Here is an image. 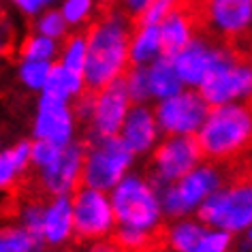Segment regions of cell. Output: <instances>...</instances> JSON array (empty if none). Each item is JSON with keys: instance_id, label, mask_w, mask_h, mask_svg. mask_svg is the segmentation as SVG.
<instances>
[{"instance_id": "obj_1", "label": "cell", "mask_w": 252, "mask_h": 252, "mask_svg": "<svg viewBox=\"0 0 252 252\" xmlns=\"http://www.w3.org/2000/svg\"><path fill=\"white\" fill-rule=\"evenodd\" d=\"M135 22L118 7H98V15L88 20L86 28V64L81 71L88 90H100L122 77L130 66L128 45Z\"/></svg>"}, {"instance_id": "obj_2", "label": "cell", "mask_w": 252, "mask_h": 252, "mask_svg": "<svg viewBox=\"0 0 252 252\" xmlns=\"http://www.w3.org/2000/svg\"><path fill=\"white\" fill-rule=\"evenodd\" d=\"M252 118L250 103H226L207 111L194 133L201 156L210 162H231L250 158Z\"/></svg>"}, {"instance_id": "obj_3", "label": "cell", "mask_w": 252, "mask_h": 252, "mask_svg": "<svg viewBox=\"0 0 252 252\" xmlns=\"http://www.w3.org/2000/svg\"><path fill=\"white\" fill-rule=\"evenodd\" d=\"M197 216L203 224L229 233H244L252 220V188L250 180L233 182L201 201Z\"/></svg>"}, {"instance_id": "obj_4", "label": "cell", "mask_w": 252, "mask_h": 252, "mask_svg": "<svg viewBox=\"0 0 252 252\" xmlns=\"http://www.w3.org/2000/svg\"><path fill=\"white\" fill-rule=\"evenodd\" d=\"M111 210L122 226H133L141 231H152L160 224V201L150 182L139 175L122 178L113 186Z\"/></svg>"}, {"instance_id": "obj_5", "label": "cell", "mask_w": 252, "mask_h": 252, "mask_svg": "<svg viewBox=\"0 0 252 252\" xmlns=\"http://www.w3.org/2000/svg\"><path fill=\"white\" fill-rule=\"evenodd\" d=\"M250 62L244 56H237L220 47L214 64L207 68L199 88V94L210 107L226 105L250 94Z\"/></svg>"}, {"instance_id": "obj_6", "label": "cell", "mask_w": 252, "mask_h": 252, "mask_svg": "<svg viewBox=\"0 0 252 252\" xmlns=\"http://www.w3.org/2000/svg\"><path fill=\"white\" fill-rule=\"evenodd\" d=\"M84 167H81V186L94 190H111L124 178L126 169L133 162V152L116 137H103L84 143Z\"/></svg>"}, {"instance_id": "obj_7", "label": "cell", "mask_w": 252, "mask_h": 252, "mask_svg": "<svg viewBox=\"0 0 252 252\" xmlns=\"http://www.w3.org/2000/svg\"><path fill=\"white\" fill-rule=\"evenodd\" d=\"M201 150L194 135H171L154 150L148 165V182L154 190L173 184L201 162Z\"/></svg>"}, {"instance_id": "obj_8", "label": "cell", "mask_w": 252, "mask_h": 252, "mask_svg": "<svg viewBox=\"0 0 252 252\" xmlns=\"http://www.w3.org/2000/svg\"><path fill=\"white\" fill-rule=\"evenodd\" d=\"M71 214L73 237L79 242H96V239L105 237L116 222L111 203L105 197V192L86 186H79L73 192Z\"/></svg>"}, {"instance_id": "obj_9", "label": "cell", "mask_w": 252, "mask_h": 252, "mask_svg": "<svg viewBox=\"0 0 252 252\" xmlns=\"http://www.w3.org/2000/svg\"><path fill=\"white\" fill-rule=\"evenodd\" d=\"M210 111V105L194 90H180L162 98L154 109L158 128L167 135H194Z\"/></svg>"}, {"instance_id": "obj_10", "label": "cell", "mask_w": 252, "mask_h": 252, "mask_svg": "<svg viewBox=\"0 0 252 252\" xmlns=\"http://www.w3.org/2000/svg\"><path fill=\"white\" fill-rule=\"evenodd\" d=\"M130 107V98L128 92L124 88L122 77L113 79L111 84H107L105 88L94 92V100H92V113H90V130L86 137V141L92 139H103V137H116L120 126L124 122V116Z\"/></svg>"}, {"instance_id": "obj_11", "label": "cell", "mask_w": 252, "mask_h": 252, "mask_svg": "<svg viewBox=\"0 0 252 252\" xmlns=\"http://www.w3.org/2000/svg\"><path fill=\"white\" fill-rule=\"evenodd\" d=\"M84 143L68 141L62 146L58 158L45 169H41L39 175H34L39 182V188L49 199L71 194L81 186V167H84Z\"/></svg>"}, {"instance_id": "obj_12", "label": "cell", "mask_w": 252, "mask_h": 252, "mask_svg": "<svg viewBox=\"0 0 252 252\" xmlns=\"http://www.w3.org/2000/svg\"><path fill=\"white\" fill-rule=\"evenodd\" d=\"M75 130V118L71 107L62 100H54L49 96H41L39 100V113L34 122V137L56 146H66L73 141Z\"/></svg>"}, {"instance_id": "obj_13", "label": "cell", "mask_w": 252, "mask_h": 252, "mask_svg": "<svg viewBox=\"0 0 252 252\" xmlns=\"http://www.w3.org/2000/svg\"><path fill=\"white\" fill-rule=\"evenodd\" d=\"M158 122H156L154 109L146 103H135L128 107L124 116V122L118 130V137L133 154L150 152L152 146L158 139Z\"/></svg>"}, {"instance_id": "obj_14", "label": "cell", "mask_w": 252, "mask_h": 252, "mask_svg": "<svg viewBox=\"0 0 252 252\" xmlns=\"http://www.w3.org/2000/svg\"><path fill=\"white\" fill-rule=\"evenodd\" d=\"M218 52H220V47H214L201 39L188 41L186 45L171 58L175 73H178L182 84L197 88L201 84V79H203V75L207 73V68L214 64Z\"/></svg>"}, {"instance_id": "obj_15", "label": "cell", "mask_w": 252, "mask_h": 252, "mask_svg": "<svg viewBox=\"0 0 252 252\" xmlns=\"http://www.w3.org/2000/svg\"><path fill=\"white\" fill-rule=\"evenodd\" d=\"M43 242L60 246L73 235V214H71V199L66 194L49 199V205H45L41 222Z\"/></svg>"}, {"instance_id": "obj_16", "label": "cell", "mask_w": 252, "mask_h": 252, "mask_svg": "<svg viewBox=\"0 0 252 252\" xmlns=\"http://www.w3.org/2000/svg\"><path fill=\"white\" fill-rule=\"evenodd\" d=\"M160 56V32L152 24H135L128 45V60L135 66H146Z\"/></svg>"}, {"instance_id": "obj_17", "label": "cell", "mask_w": 252, "mask_h": 252, "mask_svg": "<svg viewBox=\"0 0 252 252\" xmlns=\"http://www.w3.org/2000/svg\"><path fill=\"white\" fill-rule=\"evenodd\" d=\"M158 32H160V54L173 58L188 41L192 39V30L188 24L186 15L182 11H171L165 20L158 22Z\"/></svg>"}, {"instance_id": "obj_18", "label": "cell", "mask_w": 252, "mask_h": 252, "mask_svg": "<svg viewBox=\"0 0 252 252\" xmlns=\"http://www.w3.org/2000/svg\"><path fill=\"white\" fill-rule=\"evenodd\" d=\"M148 86H150V96L154 98H169L182 90V81L175 73L173 60L169 56H158L152 60V66L148 68Z\"/></svg>"}, {"instance_id": "obj_19", "label": "cell", "mask_w": 252, "mask_h": 252, "mask_svg": "<svg viewBox=\"0 0 252 252\" xmlns=\"http://www.w3.org/2000/svg\"><path fill=\"white\" fill-rule=\"evenodd\" d=\"M84 88H86V84H84L81 73L71 71V68H66L62 64H56V66H52L45 86H43L41 90H43V96L68 103V98H75Z\"/></svg>"}, {"instance_id": "obj_20", "label": "cell", "mask_w": 252, "mask_h": 252, "mask_svg": "<svg viewBox=\"0 0 252 252\" xmlns=\"http://www.w3.org/2000/svg\"><path fill=\"white\" fill-rule=\"evenodd\" d=\"M203 235L205 226L194 220H178L173 224H162V242L169 252H192Z\"/></svg>"}, {"instance_id": "obj_21", "label": "cell", "mask_w": 252, "mask_h": 252, "mask_svg": "<svg viewBox=\"0 0 252 252\" xmlns=\"http://www.w3.org/2000/svg\"><path fill=\"white\" fill-rule=\"evenodd\" d=\"M30 165V143L20 141L0 152V190H7Z\"/></svg>"}, {"instance_id": "obj_22", "label": "cell", "mask_w": 252, "mask_h": 252, "mask_svg": "<svg viewBox=\"0 0 252 252\" xmlns=\"http://www.w3.org/2000/svg\"><path fill=\"white\" fill-rule=\"evenodd\" d=\"M45 242L32 237L22 226H4L0 229V252H43Z\"/></svg>"}, {"instance_id": "obj_23", "label": "cell", "mask_w": 252, "mask_h": 252, "mask_svg": "<svg viewBox=\"0 0 252 252\" xmlns=\"http://www.w3.org/2000/svg\"><path fill=\"white\" fill-rule=\"evenodd\" d=\"M22 60H52L60 54L58 43L43 34H28L17 47Z\"/></svg>"}, {"instance_id": "obj_24", "label": "cell", "mask_w": 252, "mask_h": 252, "mask_svg": "<svg viewBox=\"0 0 252 252\" xmlns=\"http://www.w3.org/2000/svg\"><path fill=\"white\" fill-rule=\"evenodd\" d=\"M60 64L71 68V71L81 73L86 64V30L77 34L66 36L64 47L60 49Z\"/></svg>"}, {"instance_id": "obj_25", "label": "cell", "mask_w": 252, "mask_h": 252, "mask_svg": "<svg viewBox=\"0 0 252 252\" xmlns=\"http://www.w3.org/2000/svg\"><path fill=\"white\" fill-rule=\"evenodd\" d=\"M124 88L128 92L130 103H146L150 98V86H148V68L130 64L122 75Z\"/></svg>"}, {"instance_id": "obj_26", "label": "cell", "mask_w": 252, "mask_h": 252, "mask_svg": "<svg viewBox=\"0 0 252 252\" xmlns=\"http://www.w3.org/2000/svg\"><path fill=\"white\" fill-rule=\"evenodd\" d=\"M49 71H52L49 60H24L20 64V77L32 90H41L45 86Z\"/></svg>"}, {"instance_id": "obj_27", "label": "cell", "mask_w": 252, "mask_h": 252, "mask_svg": "<svg viewBox=\"0 0 252 252\" xmlns=\"http://www.w3.org/2000/svg\"><path fill=\"white\" fill-rule=\"evenodd\" d=\"M233 244V233L214 229L199 239V244L192 248V252H229Z\"/></svg>"}, {"instance_id": "obj_28", "label": "cell", "mask_w": 252, "mask_h": 252, "mask_svg": "<svg viewBox=\"0 0 252 252\" xmlns=\"http://www.w3.org/2000/svg\"><path fill=\"white\" fill-rule=\"evenodd\" d=\"M34 30H36V34L49 36V39L56 41V39H60V36H64L66 22L60 11H47V13H43L39 20H36Z\"/></svg>"}, {"instance_id": "obj_29", "label": "cell", "mask_w": 252, "mask_h": 252, "mask_svg": "<svg viewBox=\"0 0 252 252\" xmlns=\"http://www.w3.org/2000/svg\"><path fill=\"white\" fill-rule=\"evenodd\" d=\"M92 7H94V0H64L60 13L66 24L77 26V24H84L90 20Z\"/></svg>"}, {"instance_id": "obj_30", "label": "cell", "mask_w": 252, "mask_h": 252, "mask_svg": "<svg viewBox=\"0 0 252 252\" xmlns=\"http://www.w3.org/2000/svg\"><path fill=\"white\" fill-rule=\"evenodd\" d=\"M175 9H178V0H152L146 7V11L135 20V24H152V26H158V22L165 20Z\"/></svg>"}, {"instance_id": "obj_31", "label": "cell", "mask_w": 252, "mask_h": 252, "mask_svg": "<svg viewBox=\"0 0 252 252\" xmlns=\"http://www.w3.org/2000/svg\"><path fill=\"white\" fill-rule=\"evenodd\" d=\"M60 150L62 148L56 146V143L36 139L34 143H30V162H32L36 169H45L47 165H52V162L58 158Z\"/></svg>"}, {"instance_id": "obj_32", "label": "cell", "mask_w": 252, "mask_h": 252, "mask_svg": "<svg viewBox=\"0 0 252 252\" xmlns=\"http://www.w3.org/2000/svg\"><path fill=\"white\" fill-rule=\"evenodd\" d=\"M150 2H152V0H120V2H118V7L122 9L124 13H126V15L130 17V20L135 22L137 17H139V15L143 13V11H146V7H148Z\"/></svg>"}, {"instance_id": "obj_33", "label": "cell", "mask_w": 252, "mask_h": 252, "mask_svg": "<svg viewBox=\"0 0 252 252\" xmlns=\"http://www.w3.org/2000/svg\"><path fill=\"white\" fill-rule=\"evenodd\" d=\"M13 2L24 11V13L34 15V13H39L43 7H47L49 2H54V0H13Z\"/></svg>"}, {"instance_id": "obj_34", "label": "cell", "mask_w": 252, "mask_h": 252, "mask_svg": "<svg viewBox=\"0 0 252 252\" xmlns=\"http://www.w3.org/2000/svg\"><path fill=\"white\" fill-rule=\"evenodd\" d=\"M86 252H122V250H120V246L116 242H111V239H96L94 244L88 246Z\"/></svg>"}, {"instance_id": "obj_35", "label": "cell", "mask_w": 252, "mask_h": 252, "mask_svg": "<svg viewBox=\"0 0 252 252\" xmlns=\"http://www.w3.org/2000/svg\"><path fill=\"white\" fill-rule=\"evenodd\" d=\"M113 2H118V0H100L98 7H109V4H113Z\"/></svg>"}]
</instances>
